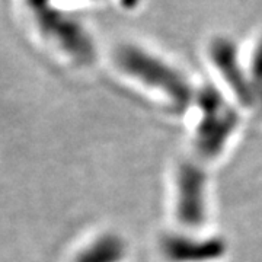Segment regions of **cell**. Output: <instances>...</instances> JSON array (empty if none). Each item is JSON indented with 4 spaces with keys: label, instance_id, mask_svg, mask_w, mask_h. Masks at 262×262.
<instances>
[{
    "label": "cell",
    "instance_id": "3957f363",
    "mask_svg": "<svg viewBox=\"0 0 262 262\" xmlns=\"http://www.w3.org/2000/svg\"><path fill=\"white\" fill-rule=\"evenodd\" d=\"M39 31L63 54L79 66H91L96 60L94 38L83 25L54 6L53 0H27Z\"/></svg>",
    "mask_w": 262,
    "mask_h": 262
},
{
    "label": "cell",
    "instance_id": "6da1fadb",
    "mask_svg": "<svg viewBox=\"0 0 262 262\" xmlns=\"http://www.w3.org/2000/svg\"><path fill=\"white\" fill-rule=\"evenodd\" d=\"M113 60L121 75L166 98L173 110L185 111L195 99L196 91L187 75L150 48L122 42L115 48Z\"/></svg>",
    "mask_w": 262,
    "mask_h": 262
},
{
    "label": "cell",
    "instance_id": "52a82bcc",
    "mask_svg": "<svg viewBox=\"0 0 262 262\" xmlns=\"http://www.w3.org/2000/svg\"><path fill=\"white\" fill-rule=\"evenodd\" d=\"M128 255L127 242L120 234L101 233L80 249L73 262H124Z\"/></svg>",
    "mask_w": 262,
    "mask_h": 262
},
{
    "label": "cell",
    "instance_id": "7a4b0ae2",
    "mask_svg": "<svg viewBox=\"0 0 262 262\" xmlns=\"http://www.w3.org/2000/svg\"><path fill=\"white\" fill-rule=\"evenodd\" d=\"M198 121L194 128V150L201 160H215L239 127V114L214 84L204 83L195 94Z\"/></svg>",
    "mask_w": 262,
    "mask_h": 262
},
{
    "label": "cell",
    "instance_id": "5b68a950",
    "mask_svg": "<svg viewBox=\"0 0 262 262\" xmlns=\"http://www.w3.org/2000/svg\"><path fill=\"white\" fill-rule=\"evenodd\" d=\"M207 58L236 101L242 106L255 108L246 66L242 63L239 47L233 38L214 35L207 44Z\"/></svg>",
    "mask_w": 262,
    "mask_h": 262
},
{
    "label": "cell",
    "instance_id": "277c9868",
    "mask_svg": "<svg viewBox=\"0 0 262 262\" xmlns=\"http://www.w3.org/2000/svg\"><path fill=\"white\" fill-rule=\"evenodd\" d=\"M208 178L195 160H182L175 172L173 214L179 225L196 229L208 215Z\"/></svg>",
    "mask_w": 262,
    "mask_h": 262
},
{
    "label": "cell",
    "instance_id": "ba28073f",
    "mask_svg": "<svg viewBox=\"0 0 262 262\" xmlns=\"http://www.w3.org/2000/svg\"><path fill=\"white\" fill-rule=\"evenodd\" d=\"M246 72L252 88L255 108H258L262 113V34L258 35L251 48Z\"/></svg>",
    "mask_w": 262,
    "mask_h": 262
},
{
    "label": "cell",
    "instance_id": "8992f818",
    "mask_svg": "<svg viewBox=\"0 0 262 262\" xmlns=\"http://www.w3.org/2000/svg\"><path fill=\"white\" fill-rule=\"evenodd\" d=\"M159 252L166 262H215L225 258L227 244L219 236L166 233L160 237Z\"/></svg>",
    "mask_w": 262,
    "mask_h": 262
}]
</instances>
